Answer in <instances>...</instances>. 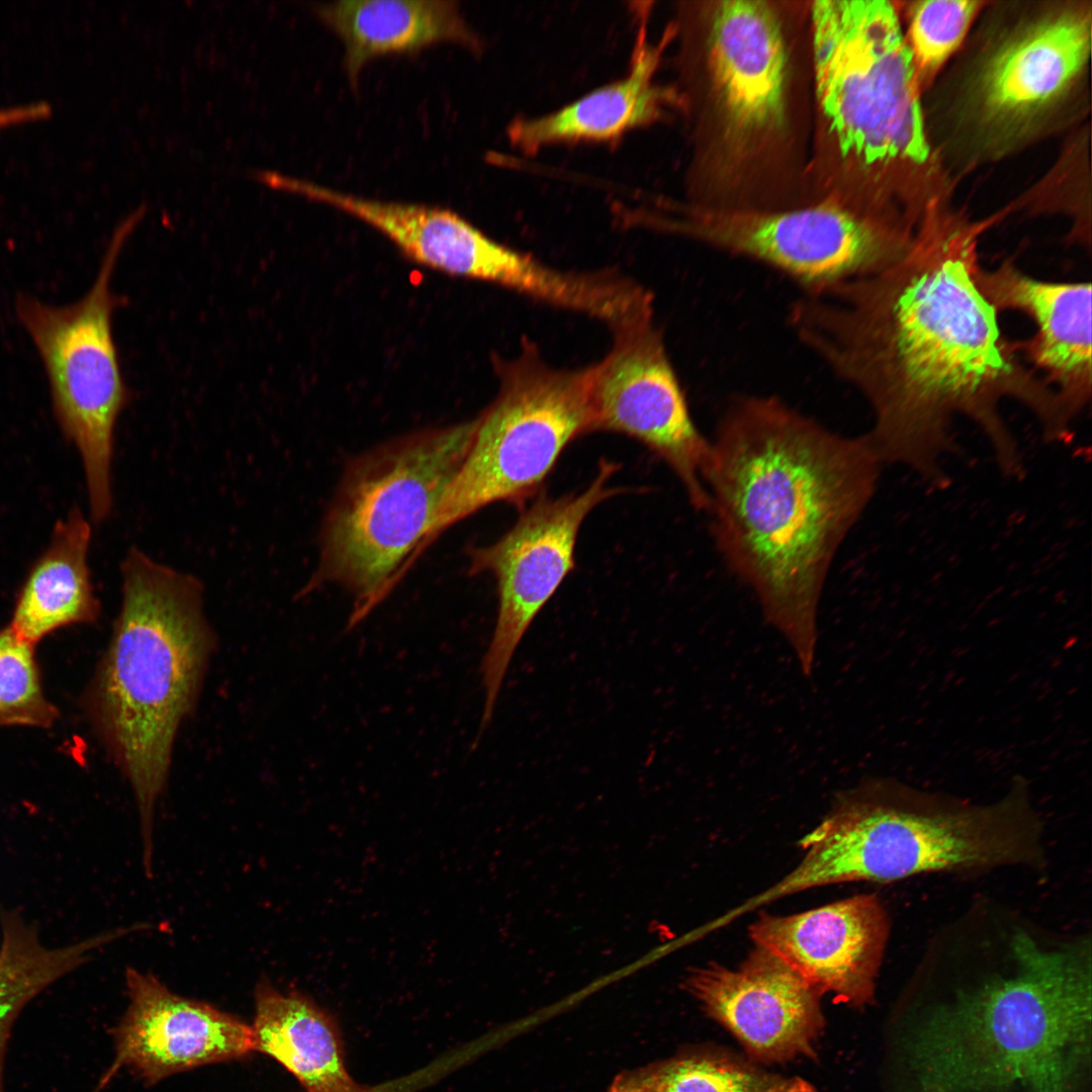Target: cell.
I'll return each instance as SVG.
<instances>
[{
	"label": "cell",
	"mask_w": 1092,
	"mask_h": 1092,
	"mask_svg": "<svg viewBox=\"0 0 1092 1092\" xmlns=\"http://www.w3.org/2000/svg\"><path fill=\"white\" fill-rule=\"evenodd\" d=\"M993 221L931 209L894 265L802 292L788 308L796 339L870 405L868 436L883 463L906 465L935 485L946 484L956 417L982 430L1009 477L1024 467L1004 400L1028 408L1046 441L1073 435L1058 395L1019 356L977 286L980 238Z\"/></svg>",
	"instance_id": "cell-1"
},
{
	"label": "cell",
	"mask_w": 1092,
	"mask_h": 1092,
	"mask_svg": "<svg viewBox=\"0 0 1092 1092\" xmlns=\"http://www.w3.org/2000/svg\"><path fill=\"white\" fill-rule=\"evenodd\" d=\"M882 464L868 434L835 433L774 395L736 396L711 442L714 543L807 676L828 570L874 497Z\"/></svg>",
	"instance_id": "cell-2"
},
{
	"label": "cell",
	"mask_w": 1092,
	"mask_h": 1092,
	"mask_svg": "<svg viewBox=\"0 0 1092 1092\" xmlns=\"http://www.w3.org/2000/svg\"><path fill=\"white\" fill-rule=\"evenodd\" d=\"M1092 973L1067 946L1027 931L975 935L906 989V1010L922 1016L911 1058L926 1092H1013L1037 1077L1074 1092L1089 1056ZM914 1049V1048H912Z\"/></svg>",
	"instance_id": "cell-3"
},
{
	"label": "cell",
	"mask_w": 1092,
	"mask_h": 1092,
	"mask_svg": "<svg viewBox=\"0 0 1092 1092\" xmlns=\"http://www.w3.org/2000/svg\"><path fill=\"white\" fill-rule=\"evenodd\" d=\"M790 10L766 0L679 3L671 27L693 142L686 202L742 210L813 203Z\"/></svg>",
	"instance_id": "cell-4"
},
{
	"label": "cell",
	"mask_w": 1092,
	"mask_h": 1092,
	"mask_svg": "<svg viewBox=\"0 0 1092 1092\" xmlns=\"http://www.w3.org/2000/svg\"><path fill=\"white\" fill-rule=\"evenodd\" d=\"M120 574L119 613L84 706L132 790L143 856L150 861L156 808L175 740L197 703L216 637L196 575L136 546L127 550Z\"/></svg>",
	"instance_id": "cell-5"
},
{
	"label": "cell",
	"mask_w": 1092,
	"mask_h": 1092,
	"mask_svg": "<svg viewBox=\"0 0 1092 1092\" xmlns=\"http://www.w3.org/2000/svg\"><path fill=\"white\" fill-rule=\"evenodd\" d=\"M812 78L809 181L815 202L897 210L885 188L929 160L918 75L894 5L808 2Z\"/></svg>",
	"instance_id": "cell-6"
},
{
	"label": "cell",
	"mask_w": 1092,
	"mask_h": 1092,
	"mask_svg": "<svg viewBox=\"0 0 1092 1092\" xmlns=\"http://www.w3.org/2000/svg\"><path fill=\"white\" fill-rule=\"evenodd\" d=\"M800 844L802 860L768 898L845 882L1012 868L1023 831L1006 797L981 804L875 777L841 792Z\"/></svg>",
	"instance_id": "cell-7"
},
{
	"label": "cell",
	"mask_w": 1092,
	"mask_h": 1092,
	"mask_svg": "<svg viewBox=\"0 0 1092 1092\" xmlns=\"http://www.w3.org/2000/svg\"><path fill=\"white\" fill-rule=\"evenodd\" d=\"M474 428L475 419L419 430L350 460L324 518L315 571L297 598L338 585L353 599L347 630L366 619L427 549Z\"/></svg>",
	"instance_id": "cell-8"
},
{
	"label": "cell",
	"mask_w": 1092,
	"mask_h": 1092,
	"mask_svg": "<svg viewBox=\"0 0 1092 1092\" xmlns=\"http://www.w3.org/2000/svg\"><path fill=\"white\" fill-rule=\"evenodd\" d=\"M496 372L497 395L475 419L470 445L445 492L428 547L491 504L524 506L540 490L564 449L594 432L588 367H551L525 342L517 357L497 363Z\"/></svg>",
	"instance_id": "cell-9"
},
{
	"label": "cell",
	"mask_w": 1092,
	"mask_h": 1092,
	"mask_svg": "<svg viewBox=\"0 0 1092 1092\" xmlns=\"http://www.w3.org/2000/svg\"><path fill=\"white\" fill-rule=\"evenodd\" d=\"M144 212L136 209L115 229L93 285L81 299L55 306L18 294L15 303L17 318L43 364L57 423L80 455L90 519L96 524L112 511L114 432L130 400L112 329L124 299L112 291L111 280Z\"/></svg>",
	"instance_id": "cell-10"
},
{
	"label": "cell",
	"mask_w": 1092,
	"mask_h": 1092,
	"mask_svg": "<svg viewBox=\"0 0 1092 1092\" xmlns=\"http://www.w3.org/2000/svg\"><path fill=\"white\" fill-rule=\"evenodd\" d=\"M651 225L790 277L802 292L870 276L910 249L913 229L902 218L856 212L821 201L777 210L703 207L665 202Z\"/></svg>",
	"instance_id": "cell-11"
},
{
	"label": "cell",
	"mask_w": 1092,
	"mask_h": 1092,
	"mask_svg": "<svg viewBox=\"0 0 1092 1092\" xmlns=\"http://www.w3.org/2000/svg\"><path fill=\"white\" fill-rule=\"evenodd\" d=\"M619 466L601 460L590 483L559 497L539 495L497 541L469 549V572L496 581L495 626L481 665L484 692L479 730L490 723L515 651L530 625L575 566V544L587 515L622 491L610 486Z\"/></svg>",
	"instance_id": "cell-12"
},
{
	"label": "cell",
	"mask_w": 1092,
	"mask_h": 1092,
	"mask_svg": "<svg viewBox=\"0 0 1092 1092\" xmlns=\"http://www.w3.org/2000/svg\"><path fill=\"white\" fill-rule=\"evenodd\" d=\"M608 354L588 366L594 431L645 445L679 479L692 506L707 512L711 442L696 427L661 332L651 316L613 328Z\"/></svg>",
	"instance_id": "cell-13"
},
{
	"label": "cell",
	"mask_w": 1092,
	"mask_h": 1092,
	"mask_svg": "<svg viewBox=\"0 0 1092 1092\" xmlns=\"http://www.w3.org/2000/svg\"><path fill=\"white\" fill-rule=\"evenodd\" d=\"M684 988L750 1060L765 1067L818 1058L826 1026L821 995L764 947L755 945L736 969L695 968Z\"/></svg>",
	"instance_id": "cell-14"
},
{
	"label": "cell",
	"mask_w": 1092,
	"mask_h": 1092,
	"mask_svg": "<svg viewBox=\"0 0 1092 1092\" xmlns=\"http://www.w3.org/2000/svg\"><path fill=\"white\" fill-rule=\"evenodd\" d=\"M128 1004L112 1028L114 1061L106 1084L128 1068L155 1085L201 1066L243 1059L253 1053L251 1026L211 1004L180 996L155 976L128 968Z\"/></svg>",
	"instance_id": "cell-15"
},
{
	"label": "cell",
	"mask_w": 1092,
	"mask_h": 1092,
	"mask_svg": "<svg viewBox=\"0 0 1092 1092\" xmlns=\"http://www.w3.org/2000/svg\"><path fill=\"white\" fill-rule=\"evenodd\" d=\"M890 926L882 900L861 894L798 914H761L749 935L821 996L863 1008L875 999Z\"/></svg>",
	"instance_id": "cell-16"
},
{
	"label": "cell",
	"mask_w": 1092,
	"mask_h": 1092,
	"mask_svg": "<svg viewBox=\"0 0 1092 1092\" xmlns=\"http://www.w3.org/2000/svg\"><path fill=\"white\" fill-rule=\"evenodd\" d=\"M270 184L362 220L428 268L514 291L529 278L531 263L526 253L496 242L452 210L361 197L280 173L272 176Z\"/></svg>",
	"instance_id": "cell-17"
},
{
	"label": "cell",
	"mask_w": 1092,
	"mask_h": 1092,
	"mask_svg": "<svg viewBox=\"0 0 1092 1092\" xmlns=\"http://www.w3.org/2000/svg\"><path fill=\"white\" fill-rule=\"evenodd\" d=\"M975 278L998 313L1016 310L1031 320L1034 333L1014 341L1016 351L1074 421L1091 400V282L1034 278L1011 258L991 270L980 265Z\"/></svg>",
	"instance_id": "cell-18"
},
{
	"label": "cell",
	"mask_w": 1092,
	"mask_h": 1092,
	"mask_svg": "<svg viewBox=\"0 0 1092 1092\" xmlns=\"http://www.w3.org/2000/svg\"><path fill=\"white\" fill-rule=\"evenodd\" d=\"M1091 16L1084 8L1044 14L1014 32L990 56L978 80L983 121L1020 127L1054 105L1085 67Z\"/></svg>",
	"instance_id": "cell-19"
},
{
	"label": "cell",
	"mask_w": 1092,
	"mask_h": 1092,
	"mask_svg": "<svg viewBox=\"0 0 1092 1092\" xmlns=\"http://www.w3.org/2000/svg\"><path fill=\"white\" fill-rule=\"evenodd\" d=\"M672 28L655 42L648 39L645 21L638 22L635 44L624 77L601 86L546 114L519 117L508 127L513 147L534 154L547 147L579 143H609L663 121L684 102L676 87L655 79Z\"/></svg>",
	"instance_id": "cell-20"
},
{
	"label": "cell",
	"mask_w": 1092,
	"mask_h": 1092,
	"mask_svg": "<svg viewBox=\"0 0 1092 1092\" xmlns=\"http://www.w3.org/2000/svg\"><path fill=\"white\" fill-rule=\"evenodd\" d=\"M315 12L342 39L344 65L354 85L364 65L378 56L411 54L446 41L475 54L483 48L454 1L339 0L316 5Z\"/></svg>",
	"instance_id": "cell-21"
},
{
	"label": "cell",
	"mask_w": 1092,
	"mask_h": 1092,
	"mask_svg": "<svg viewBox=\"0 0 1092 1092\" xmlns=\"http://www.w3.org/2000/svg\"><path fill=\"white\" fill-rule=\"evenodd\" d=\"M254 1002L253 1051L278 1062L306 1092H371L349 1074L338 1023L313 1000L262 979Z\"/></svg>",
	"instance_id": "cell-22"
},
{
	"label": "cell",
	"mask_w": 1092,
	"mask_h": 1092,
	"mask_svg": "<svg viewBox=\"0 0 1092 1092\" xmlns=\"http://www.w3.org/2000/svg\"><path fill=\"white\" fill-rule=\"evenodd\" d=\"M91 537L90 522L79 509L57 522L17 594L9 627L18 637L34 645L55 630L98 619L88 562Z\"/></svg>",
	"instance_id": "cell-23"
},
{
	"label": "cell",
	"mask_w": 1092,
	"mask_h": 1092,
	"mask_svg": "<svg viewBox=\"0 0 1092 1092\" xmlns=\"http://www.w3.org/2000/svg\"><path fill=\"white\" fill-rule=\"evenodd\" d=\"M607 1092H818L807 1080L768 1071L744 1054L715 1044L618 1074Z\"/></svg>",
	"instance_id": "cell-24"
},
{
	"label": "cell",
	"mask_w": 1092,
	"mask_h": 1092,
	"mask_svg": "<svg viewBox=\"0 0 1092 1092\" xmlns=\"http://www.w3.org/2000/svg\"><path fill=\"white\" fill-rule=\"evenodd\" d=\"M0 945V1092L4 1090V1061L13 1023L23 1007L47 987L83 965L96 948L110 943L103 932L63 947L49 948L34 925L16 911L1 914Z\"/></svg>",
	"instance_id": "cell-25"
},
{
	"label": "cell",
	"mask_w": 1092,
	"mask_h": 1092,
	"mask_svg": "<svg viewBox=\"0 0 1092 1092\" xmlns=\"http://www.w3.org/2000/svg\"><path fill=\"white\" fill-rule=\"evenodd\" d=\"M32 644L0 630V727L49 728L59 711L44 696Z\"/></svg>",
	"instance_id": "cell-26"
},
{
	"label": "cell",
	"mask_w": 1092,
	"mask_h": 1092,
	"mask_svg": "<svg viewBox=\"0 0 1092 1092\" xmlns=\"http://www.w3.org/2000/svg\"><path fill=\"white\" fill-rule=\"evenodd\" d=\"M980 2L926 0L910 10L909 42L918 72H934L959 47L976 15Z\"/></svg>",
	"instance_id": "cell-27"
},
{
	"label": "cell",
	"mask_w": 1092,
	"mask_h": 1092,
	"mask_svg": "<svg viewBox=\"0 0 1092 1092\" xmlns=\"http://www.w3.org/2000/svg\"><path fill=\"white\" fill-rule=\"evenodd\" d=\"M42 110L36 103L6 107L0 109V129L36 122L41 119Z\"/></svg>",
	"instance_id": "cell-28"
},
{
	"label": "cell",
	"mask_w": 1092,
	"mask_h": 1092,
	"mask_svg": "<svg viewBox=\"0 0 1092 1092\" xmlns=\"http://www.w3.org/2000/svg\"><path fill=\"white\" fill-rule=\"evenodd\" d=\"M94 1092H97V1091H94Z\"/></svg>",
	"instance_id": "cell-29"
}]
</instances>
